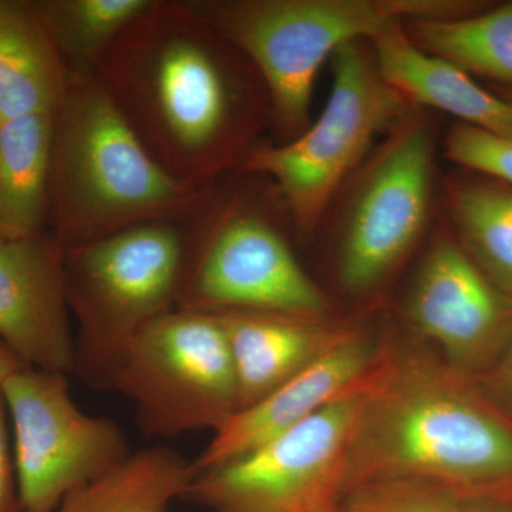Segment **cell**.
I'll use <instances>...</instances> for the list:
<instances>
[{
    "label": "cell",
    "instance_id": "obj_4",
    "mask_svg": "<svg viewBox=\"0 0 512 512\" xmlns=\"http://www.w3.org/2000/svg\"><path fill=\"white\" fill-rule=\"evenodd\" d=\"M191 8L261 76L271 124L284 143L309 126L320 66L355 40H372L394 23L453 19L480 12L463 0H188Z\"/></svg>",
    "mask_w": 512,
    "mask_h": 512
},
{
    "label": "cell",
    "instance_id": "obj_7",
    "mask_svg": "<svg viewBox=\"0 0 512 512\" xmlns=\"http://www.w3.org/2000/svg\"><path fill=\"white\" fill-rule=\"evenodd\" d=\"M251 200L218 181L195 212L178 309L330 318L274 215Z\"/></svg>",
    "mask_w": 512,
    "mask_h": 512
},
{
    "label": "cell",
    "instance_id": "obj_25",
    "mask_svg": "<svg viewBox=\"0 0 512 512\" xmlns=\"http://www.w3.org/2000/svg\"><path fill=\"white\" fill-rule=\"evenodd\" d=\"M0 512H22L13 457L12 431L5 396L0 387Z\"/></svg>",
    "mask_w": 512,
    "mask_h": 512
},
{
    "label": "cell",
    "instance_id": "obj_15",
    "mask_svg": "<svg viewBox=\"0 0 512 512\" xmlns=\"http://www.w3.org/2000/svg\"><path fill=\"white\" fill-rule=\"evenodd\" d=\"M212 315L220 322L231 352L238 410L258 403L359 333L355 326L332 316L303 318L255 311H222Z\"/></svg>",
    "mask_w": 512,
    "mask_h": 512
},
{
    "label": "cell",
    "instance_id": "obj_29",
    "mask_svg": "<svg viewBox=\"0 0 512 512\" xmlns=\"http://www.w3.org/2000/svg\"><path fill=\"white\" fill-rule=\"evenodd\" d=\"M495 92L500 93L501 96L505 97L508 101L512 103V90L504 89V87H495Z\"/></svg>",
    "mask_w": 512,
    "mask_h": 512
},
{
    "label": "cell",
    "instance_id": "obj_5",
    "mask_svg": "<svg viewBox=\"0 0 512 512\" xmlns=\"http://www.w3.org/2000/svg\"><path fill=\"white\" fill-rule=\"evenodd\" d=\"M195 212L64 248L67 305L79 329L74 375L87 386L111 389L134 339L177 311Z\"/></svg>",
    "mask_w": 512,
    "mask_h": 512
},
{
    "label": "cell",
    "instance_id": "obj_1",
    "mask_svg": "<svg viewBox=\"0 0 512 512\" xmlns=\"http://www.w3.org/2000/svg\"><path fill=\"white\" fill-rule=\"evenodd\" d=\"M96 72L151 157L194 187L237 173L271 124L255 67L188 0H154Z\"/></svg>",
    "mask_w": 512,
    "mask_h": 512
},
{
    "label": "cell",
    "instance_id": "obj_12",
    "mask_svg": "<svg viewBox=\"0 0 512 512\" xmlns=\"http://www.w3.org/2000/svg\"><path fill=\"white\" fill-rule=\"evenodd\" d=\"M407 316L448 365L476 379L512 340V299L450 235L434 239L421 259Z\"/></svg>",
    "mask_w": 512,
    "mask_h": 512
},
{
    "label": "cell",
    "instance_id": "obj_6",
    "mask_svg": "<svg viewBox=\"0 0 512 512\" xmlns=\"http://www.w3.org/2000/svg\"><path fill=\"white\" fill-rule=\"evenodd\" d=\"M332 63V92L319 119L288 143H259L235 173L271 180L302 234L318 228L375 138L416 109L383 79L370 40L346 43Z\"/></svg>",
    "mask_w": 512,
    "mask_h": 512
},
{
    "label": "cell",
    "instance_id": "obj_10",
    "mask_svg": "<svg viewBox=\"0 0 512 512\" xmlns=\"http://www.w3.org/2000/svg\"><path fill=\"white\" fill-rule=\"evenodd\" d=\"M111 390L133 402L141 433L157 439L217 431L238 410L231 352L210 312L177 309L147 326Z\"/></svg>",
    "mask_w": 512,
    "mask_h": 512
},
{
    "label": "cell",
    "instance_id": "obj_18",
    "mask_svg": "<svg viewBox=\"0 0 512 512\" xmlns=\"http://www.w3.org/2000/svg\"><path fill=\"white\" fill-rule=\"evenodd\" d=\"M52 116L0 123V239L50 231Z\"/></svg>",
    "mask_w": 512,
    "mask_h": 512
},
{
    "label": "cell",
    "instance_id": "obj_11",
    "mask_svg": "<svg viewBox=\"0 0 512 512\" xmlns=\"http://www.w3.org/2000/svg\"><path fill=\"white\" fill-rule=\"evenodd\" d=\"M22 512H56L67 495L133 454L116 421L84 413L67 375L23 367L2 384Z\"/></svg>",
    "mask_w": 512,
    "mask_h": 512
},
{
    "label": "cell",
    "instance_id": "obj_9",
    "mask_svg": "<svg viewBox=\"0 0 512 512\" xmlns=\"http://www.w3.org/2000/svg\"><path fill=\"white\" fill-rule=\"evenodd\" d=\"M367 377L264 446L192 474L181 501L208 512H340Z\"/></svg>",
    "mask_w": 512,
    "mask_h": 512
},
{
    "label": "cell",
    "instance_id": "obj_21",
    "mask_svg": "<svg viewBox=\"0 0 512 512\" xmlns=\"http://www.w3.org/2000/svg\"><path fill=\"white\" fill-rule=\"evenodd\" d=\"M404 29L423 52L512 90V2L461 18L410 20Z\"/></svg>",
    "mask_w": 512,
    "mask_h": 512
},
{
    "label": "cell",
    "instance_id": "obj_13",
    "mask_svg": "<svg viewBox=\"0 0 512 512\" xmlns=\"http://www.w3.org/2000/svg\"><path fill=\"white\" fill-rule=\"evenodd\" d=\"M0 340L25 366L74 373L64 248L52 231L0 239Z\"/></svg>",
    "mask_w": 512,
    "mask_h": 512
},
{
    "label": "cell",
    "instance_id": "obj_20",
    "mask_svg": "<svg viewBox=\"0 0 512 512\" xmlns=\"http://www.w3.org/2000/svg\"><path fill=\"white\" fill-rule=\"evenodd\" d=\"M444 198L460 247L512 299V187L491 178L454 180Z\"/></svg>",
    "mask_w": 512,
    "mask_h": 512
},
{
    "label": "cell",
    "instance_id": "obj_28",
    "mask_svg": "<svg viewBox=\"0 0 512 512\" xmlns=\"http://www.w3.org/2000/svg\"><path fill=\"white\" fill-rule=\"evenodd\" d=\"M26 367L22 362L10 352L8 346L0 340V384L5 382L9 376H12L13 373L18 372V370Z\"/></svg>",
    "mask_w": 512,
    "mask_h": 512
},
{
    "label": "cell",
    "instance_id": "obj_2",
    "mask_svg": "<svg viewBox=\"0 0 512 512\" xmlns=\"http://www.w3.org/2000/svg\"><path fill=\"white\" fill-rule=\"evenodd\" d=\"M380 481L427 485L461 503L512 501V419L439 353L382 343L350 444L346 495Z\"/></svg>",
    "mask_w": 512,
    "mask_h": 512
},
{
    "label": "cell",
    "instance_id": "obj_17",
    "mask_svg": "<svg viewBox=\"0 0 512 512\" xmlns=\"http://www.w3.org/2000/svg\"><path fill=\"white\" fill-rule=\"evenodd\" d=\"M67 77L35 0H0V123L53 114Z\"/></svg>",
    "mask_w": 512,
    "mask_h": 512
},
{
    "label": "cell",
    "instance_id": "obj_23",
    "mask_svg": "<svg viewBox=\"0 0 512 512\" xmlns=\"http://www.w3.org/2000/svg\"><path fill=\"white\" fill-rule=\"evenodd\" d=\"M342 507L353 512H461V501L427 485L380 481L350 491Z\"/></svg>",
    "mask_w": 512,
    "mask_h": 512
},
{
    "label": "cell",
    "instance_id": "obj_14",
    "mask_svg": "<svg viewBox=\"0 0 512 512\" xmlns=\"http://www.w3.org/2000/svg\"><path fill=\"white\" fill-rule=\"evenodd\" d=\"M380 348L382 343L359 332L258 403L232 414L190 463V476L264 446L353 392L376 365Z\"/></svg>",
    "mask_w": 512,
    "mask_h": 512
},
{
    "label": "cell",
    "instance_id": "obj_26",
    "mask_svg": "<svg viewBox=\"0 0 512 512\" xmlns=\"http://www.w3.org/2000/svg\"><path fill=\"white\" fill-rule=\"evenodd\" d=\"M491 382L512 406V340L498 362L491 367Z\"/></svg>",
    "mask_w": 512,
    "mask_h": 512
},
{
    "label": "cell",
    "instance_id": "obj_24",
    "mask_svg": "<svg viewBox=\"0 0 512 512\" xmlns=\"http://www.w3.org/2000/svg\"><path fill=\"white\" fill-rule=\"evenodd\" d=\"M451 163L512 187V140L456 123L444 138Z\"/></svg>",
    "mask_w": 512,
    "mask_h": 512
},
{
    "label": "cell",
    "instance_id": "obj_27",
    "mask_svg": "<svg viewBox=\"0 0 512 512\" xmlns=\"http://www.w3.org/2000/svg\"><path fill=\"white\" fill-rule=\"evenodd\" d=\"M461 512H512V501L470 500L461 503Z\"/></svg>",
    "mask_w": 512,
    "mask_h": 512
},
{
    "label": "cell",
    "instance_id": "obj_16",
    "mask_svg": "<svg viewBox=\"0 0 512 512\" xmlns=\"http://www.w3.org/2000/svg\"><path fill=\"white\" fill-rule=\"evenodd\" d=\"M377 67L413 107H430L458 123L512 140V103L478 84L466 70L419 49L404 23H394L370 40Z\"/></svg>",
    "mask_w": 512,
    "mask_h": 512
},
{
    "label": "cell",
    "instance_id": "obj_3",
    "mask_svg": "<svg viewBox=\"0 0 512 512\" xmlns=\"http://www.w3.org/2000/svg\"><path fill=\"white\" fill-rule=\"evenodd\" d=\"M214 185L198 188L168 174L96 70L69 69L53 111L50 150V231L63 248L141 222L187 217Z\"/></svg>",
    "mask_w": 512,
    "mask_h": 512
},
{
    "label": "cell",
    "instance_id": "obj_19",
    "mask_svg": "<svg viewBox=\"0 0 512 512\" xmlns=\"http://www.w3.org/2000/svg\"><path fill=\"white\" fill-rule=\"evenodd\" d=\"M188 480L190 463L173 448H144L67 495L56 512H171Z\"/></svg>",
    "mask_w": 512,
    "mask_h": 512
},
{
    "label": "cell",
    "instance_id": "obj_30",
    "mask_svg": "<svg viewBox=\"0 0 512 512\" xmlns=\"http://www.w3.org/2000/svg\"><path fill=\"white\" fill-rule=\"evenodd\" d=\"M340 512H353V511L346 510V508H343V507H342V510H340Z\"/></svg>",
    "mask_w": 512,
    "mask_h": 512
},
{
    "label": "cell",
    "instance_id": "obj_22",
    "mask_svg": "<svg viewBox=\"0 0 512 512\" xmlns=\"http://www.w3.org/2000/svg\"><path fill=\"white\" fill-rule=\"evenodd\" d=\"M154 0H35L69 69L97 70L107 50Z\"/></svg>",
    "mask_w": 512,
    "mask_h": 512
},
{
    "label": "cell",
    "instance_id": "obj_8",
    "mask_svg": "<svg viewBox=\"0 0 512 512\" xmlns=\"http://www.w3.org/2000/svg\"><path fill=\"white\" fill-rule=\"evenodd\" d=\"M436 130L413 109L352 175L339 218L338 278L350 295L386 284L429 225Z\"/></svg>",
    "mask_w": 512,
    "mask_h": 512
}]
</instances>
